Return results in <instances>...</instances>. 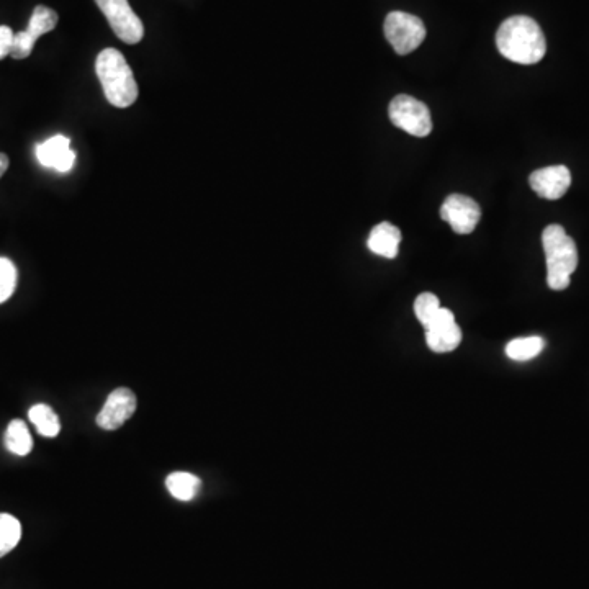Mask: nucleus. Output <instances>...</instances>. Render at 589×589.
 <instances>
[{
    "mask_svg": "<svg viewBox=\"0 0 589 589\" xmlns=\"http://www.w3.org/2000/svg\"><path fill=\"white\" fill-rule=\"evenodd\" d=\"M102 14L107 17L113 33L126 43L136 45L143 40L144 25L141 18L133 12L128 0H95Z\"/></svg>",
    "mask_w": 589,
    "mask_h": 589,
    "instance_id": "6",
    "label": "nucleus"
},
{
    "mask_svg": "<svg viewBox=\"0 0 589 589\" xmlns=\"http://www.w3.org/2000/svg\"><path fill=\"white\" fill-rule=\"evenodd\" d=\"M136 395L130 388H117L108 395L105 405L97 414V426L105 431H115L135 414Z\"/></svg>",
    "mask_w": 589,
    "mask_h": 589,
    "instance_id": "9",
    "label": "nucleus"
},
{
    "mask_svg": "<svg viewBox=\"0 0 589 589\" xmlns=\"http://www.w3.org/2000/svg\"><path fill=\"white\" fill-rule=\"evenodd\" d=\"M544 347V339L537 336L514 339L506 346V356L516 362H527V360L536 359L540 352L544 351Z\"/></svg>",
    "mask_w": 589,
    "mask_h": 589,
    "instance_id": "17",
    "label": "nucleus"
},
{
    "mask_svg": "<svg viewBox=\"0 0 589 589\" xmlns=\"http://www.w3.org/2000/svg\"><path fill=\"white\" fill-rule=\"evenodd\" d=\"M9 166V156H7V154L0 153V179H2V176H4L5 172H7Z\"/></svg>",
    "mask_w": 589,
    "mask_h": 589,
    "instance_id": "22",
    "label": "nucleus"
},
{
    "mask_svg": "<svg viewBox=\"0 0 589 589\" xmlns=\"http://www.w3.org/2000/svg\"><path fill=\"white\" fill-rule=\"evenodd\" d=\"M14 36L15 33L12 32V28L7 27V25L0 27V59L10 56L12 45H14Z\"/></svg>",
    "mask_w": 589,
    "mask_h": 589,
    "instance_id": "21",
    "label": "nucleus"
},
{
    "mask_svg": "<svg viewBox=\"0 0 589 589\" xmlns=\"http://www.w3.org/2000/svg\"><path fill=\"white\" fill-rule=\"evenodd\" d=\"M400 243L401 231L392 223L383 221L380 225L375 226L374 230L370 231L367 246L377 256L385 257V259H395L398 256Z\"/></svg>",
    "mask_w": 589,
    "mask_h": 589,
    "instance_id": "12",
    "label": "nucleus"
},
{
    "mask_svg": "<svg viewBox=\"0 0 589 589\" xmlns=\"http://www.w3.org/2000/svg\"><path fill=\"white\" fill-rule=\"evenodd\" d=\"M439 310H441V303L434 293H421L414 302V313L423 326H426Z\"/></svg>",
    "mask_w": 589,
    "mask_h": 589,
    "instance_id": "20",
    "label": "nucleus"
},
{
    "mask_svg": "<svg viewBox=\"0 0 589 589\" xmlns=\"http://www.w3.org/2000/svg\"><path fill=\"white\" fill-rule=\"evenodd\" d=\"M95 72L99 77L108 104L117 108H128L138 99V84L126 63L125 56L115 48L100 51L95 61Z\"/></svg>",
    "mask_w": 589,
    "mask_h": 589,
    "instance_id": "2",
    "label": "nucleus"
},
{
    "mask_svg": "<svg viewBox=\"0 0 589 589\" xmlns=\"http://www.w3.org/2000/svg\"><path fill=\"white\" fill-rule=\"evenodd\" d=\"M442 220L457 234H470L482 218V208L467 195L454 194L446 198L441 208Z\"/></svg>",
    "mask_w": 589,
    "mask_h": 589,
    "instance_id": "8",
    "label": "nucleus"
},
{
    "mask_svg": "<svg viewBox=\"0 0 589 589\" xmlns=\"http://www.w3.org/2000/svg\"><path fill=\"white\" fill-rule=\"evenodd\" d=\"M5 446L18 457H25L33 449V439L27 424L22 419H14L5 432Z\"/></svg>",
    "mask_w": 589,
    "mask_h": 589,
    "instance_id": "15",
    "label": "nucleus"
},
{
    "mask_svg": "<svg viewBox=\"0 0 589 589\" xmlns=\"http://www.w3.org/2000/svg\"><path fill=\"white\" fill-rule=\"evenodd\" d=\"M28 418L43 437H56L61 431L58 414L48 405H35L28 411Z\"/></svg>",
    "mask_w": 589,
    "mask_h": 589,
    "instance_id": "16",
    "label": "nucleus"
},
{
    "mask_svg": "<svg viewBox=\"0 0 589 589\" xmlns=\"http://www.w3.org/2000/svg\"><path fill=\"white\" fill-rule=\"evenodd\" d=\"M22 539V524L12 514H0V558L10 554Z\"/></svg>",
    "mask_w": 589,
    "mask_h": 589,
    "instance_id": "18",
    "label": "nucleus"
},
{
    "mask_svg": "<svg viewBox=\"0 0 589 589\" xmlns=\"http://www.w3.org/2000/svg\"><path fill=\"white\" fill-rule=\"evenodd\" d=\"M388 115L393 125L408 135L424 138L432 131V117L428 105L411 95H398L392 100Z\"/></svg>",
    "mask_w": 589,
    "mask_h": 589,
    "instance_id": "5",
    "label": "nucleus"
},
{
    "mask_svg": "<svg viewBox=\"0 0 589 589\" xmlns=\"http://www.w3.org/2000/svg\"><path fill=\"white\" fill-rule=\"evenodd\" d=\"M545 259H547V284L552 290L570 287L572 274L578 267V249L565 228L550 225L542 233Z\"/></svg>",
    "mask_w": 589,
    "mask_h": 589,
    "instance_id": "3",
    "label": "nucleus"
},
{
    "mask_svg": "<svg viewBox=\"0 0 589 589\" xmlns=\"http://www.w3.org/2000/svg\"><path fill=\"white\" fill-rule=\"evenodd\" d=\"M36 159L41 166L58 172L71 171L76 164V153L71 149V141L63 135H56L40 146H36Z\"/></svg>",
    "mask_w": 589,
    "mask_h": 589,
    "instance_id": "11",
    "label": "nucleus"
},
{
    "mask_svg": "<svg viewBox=\"0 0 589 589\" xmlns=\"http://www.w3.org/2000/svg\"><path fill=\"white\" fill-rule=\"evenodd\" d=\"M529 184L539 197L558 200L570 189L572 174L565 166L544 167V169L532 172Z\"/></svg>",
    "mask_w": 589,
    "mask_h": 589,
    "instance_id": "10",
    "label": "nucleus"
},
{
    "mask_svg": "<svg viewBox=\"0 0 589 589\" xmlns=\"http://www.w3.org/2000/svg\"><path fill=\"white\" fill-rule=\"evenodd\" d=\"M383 32L393 50L401 56L413 53L426 38L423 20L406 12H390L385 18Z\"/></svg>",
    "mask_w": 589,
    "mask_h": 589,
    "instance_id": "4",
    "label": "nucleus"
},
{
    "mask_svg": "<svg viewBox=\"0 0 589 589\" xmlns=\"http://www.w3.org/2000/svg\"><path fill=\"white\" fill-rule=\"evenodd\" d=\"M496 46L504 58L527 66L542 61L547 51L542 28L526 15H516L501 23L496 33Z\"/></svg>",
    "mask_w": 589,
    "mask_h": 589,
    "instance_id": "1",
    "label": "nucleus"
},
{
    "mask_svg": "<svg viewBox=\"0 0 589 589\" xmlns=\"http://www.w3.org/2000/svg\"><path fill=\"white\" fill-rule=\"evenodd\" d=\"M200 478L189 472H174L167 477L166 486L176 500L192 501L200 490Z\"/></svg>",
    "mask_w": 589,
    "mask_h": 589,
    "instance_id": "14",
    "label": "nucleus"
},
{
    "mask_svg": "<svg viewBox=\"0 0 589 589\" xmlns=\"http://www.w3.org/2000/svg\"><path fill=\"white\" fill-rule=\"evenodd\" d=\"M426 342H428L431 351L437 352V354H447L460 346L462 331L455 320L437 324L434 328L426 329Z\"/></svg>",
    "mask_w": 589,
    "mask_h": 589,
    "instance_id": "13",
    "label": "nucleus"
},
{
    "mask_svg": "<svg viewBox=\"0 0 589 589\" xmlns=\"http://www.w3.org/2000/svg\"><path fill=\"white\" fill-rule=\"evenodd\" d=\"M17 287V269L14 262L0 257V303L7 302Z\"/></svg>",
    "mask_w": 589,
    "mask_h": 589,
    "instance_id": "19",
    "label": "nucleus"
},
{
    "mask_svg": "<svg viewBox=\"0 0 589 589\" xmlns=\"http://www.w3.org/2000/svg\"><path fill=\"white\" fill-rule=\"evenodd\" d=\"M58 20V14L53 9H50V7H45V5L35 7L27 30L25 32L15 33L14 45H12L10 56L14 59L28 58L32 54L38 38L45 35V33L53 32L56 25H58Z\"/></svg>",
    "mask_w": 589,
    "mask_h": 589,
    "instance_id": "7",
    "label": "nucleus"
}]
</instances>
